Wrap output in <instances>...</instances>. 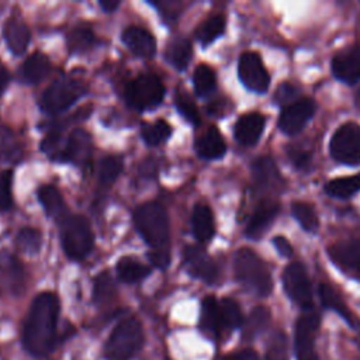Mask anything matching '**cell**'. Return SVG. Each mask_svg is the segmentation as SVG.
<instances>
[{
	"label": "cell",
	"instance_id": "obj_10",
	"mask_svg": "<svg viewBox=\"0 0 360 360\" xmlns=\"http://www.w3.org/2000/svg\"><path fill=\"white\" fill-rule=\"evenodd\" d=\"M283 285L287 295L301 308L312 309V285L305 267L300 262L290 263L283 273Z\"/></svg>",
	"mask_w": 360,
	"mask_h": 360
},
{
	"label": "cell",
	"instance_id": "obj_9",
	"mask_svg": "<svg viewBox=\"0 0 360 360\" xmlns=\"http://www.w3.org/2000/svg\"><path fill=\"white\" fill-rule=\"evenodd\" d=\"M319 323V314L312 309H308L297 319L294 335V349L297 360H319L314 347Z\"/></svg>",
	"mask_w": 360,
	"mask_h": 360
},
{
	"label": "cell",
	"instance_id": "obj_31",
	"mask_svg": "<svg viewBox=\"0 0 360 360\" xmlns=\"http://www.w3.org/2000/svg\"><path fill=\"white\" fill-rule=\"evenodd\" d=\"M94 44H96L94 32L91 31V28L86 25L76 27L68 34V48L70 53H75V55L84 53L89 49H91Z\"/></svg>",
	"mask_w": 360,
	"mask_h": 360
},
{
	"label": "cell",
	"instance_id": "obj_33",
	"mask_svg": "<svg viewBox=\"0 0 360 360\" xmlns=\"http://www.w3.org/2000/svg\"><path fill=\"white\" fill-rule=\"evenodd\" d=\"M318 292H319L321 302L325 308L336 311L345 319H347V322H352L350 311L347 309V307L345 305V301L342 300V297L339 295V292L335 288H332L329 284H319Z\"/></svg>",
	"mask_w": 360,
	"mask_h": 360
},
{
	"label": "cell",
	"instance_id": "obj_3",
	"mask_svg": "<svg viewBox=\"0 0 360 360\" xmlns=\"http://www.w3.org/2000/svg\"><path fill=\"white\" fill-rule=\"evenodd\" d=\"M233 269L236 280L250 292L267 297L273 290V280L269 267L262 257L249 248H240L235 253Z\"/></svg>",
	"mask_w": 360,
	"mask_h": 360
},
{
	"label": "cell",
	"instance_id": "obj_19",
	"mask_svg": "<svg viewBox=\"0 0 360 360\" xmlns=\"http://www.w3.org/2000/svg\"><path fill=\"white\" fill-rule=\"evenodd\" d=\"M264 124L266 120L260 112H246L240 115L233 128L235 139L245 146L255 145L262 136Z\"/></svg>",
	"mask_w": 360,
	"mask_h": 360
},
{
	"label": "cell",
	"instance_id": "obj_34",
	"mask_svg": "<svg viewBox=\"0 0 360 360\" xmlns=\"http://www.w3.org/2000/svg\"><path fill=\"white\" fill-rule=\"evenodd\" d=\"M193 84H194V90L198 96L205 97L210 93L214 91L215 86H217V77H215V72L208 66V65H198L194 70L193 75Z\"/></svg>",
	"mask_w": 360,
	"mask_h": 360
},
{
	"label": "cell",
	"instance_id": "obj_45",
	"mask_svg": "<svg viewBox=\"0 0 360 360\" xmlns=\"http://www.w3.org/2000/svg\"><path fill=\"white\" fill-rule=\"evenodd\" d=\"M156 7V10L159 11L162 20L166 24H173L177 17L181 13L183 8V3L181 1H173V0H163V1H153L150 3Z\"/></svg>",
	"mask_w": 360,
	"mask_h": 360
},
{
	"label": "cell",
	"instance_id": "obj_26",
	"mask_svg": "<svg viewBox=\"0 0 360 360\" xmlns=\"http://www.w3.org/2000/svg\"><path fill=\"white\" fill-rule=\"evenodd\" d=\"M200 328L212 336H218L221 333V330L224 329L219 304L217 302V300L212 295H208L202 300Z\"/></svg>",
	"mask_w": 360,
	"mask_h": 360
},
{
	"label": "cell",
	"instance_id": "obj_14",
	"mask_svg": "<svg viewBox=\"0 0 360 360\" xmlns=\"http://www.w3.org/2000/svg\"><path fill=\"white\" fill-rule=\"evenodd\" d=\"M93 150V142L84 129H75L65 141L59 158L56 162L86 165L90 160Z\"/></svg>",
	"mask_w": 360,
	"mask_h": 360
},
{
	"label": "cell",
	"instance_id": "obj_48",
	"mask_svg": "<svg viewBox=\"0 0 360 360\" xmlns=\"http://www.w3.org/2000/svg\"><path fill=\"white\" fill-rule=\"evenodd\" d=\"M287 155H288L291 163H292L295 167L301 169V170L308 169V167L311 166V159H312V158H311V153H309L308 150L302 149V148L290 146V148L287 149Z\"/></svg>",
	"mask_w": 360,
	"mask_h": 360
},
{
	"label": "cell",
	"instance_id": "obj_30",
	"mask_svg": "<svg viewBox=\"0 0 360 360\" xmlns=\"http://www.w3.org/2000/svg\"><path fill=\"white\" fill-rule=\"evenodd\" d=\"M360 190V173L338 177L325 184V193L336 198H349Z\"/></svg>",
	"mask_w": 360,
	"mask_h": 360
},
{
	"label": "cell",
	"instance_id": "obj_24",
	"mask_svg": "<svg viewBox=\"0 0 360 360\" xmlns=\"http://www.w3.org/2000/svg\"><path fill=\"white\" fill-rule=\"evenodd\" d=\"M51 72V62L46 55L41 52H34L31 56L25 59L21 66L20 77L24 83L35 84L44 80Z\"/></svg>",
	"mask_w": 360,
	"mask_h": 360
},
{
	"label": "cell",
	"instance_id": "obj_43",
	"mask_svg": "<svg viewBox=\"0 0 360 360\" xmlns=\"http://www.w3.org/2000/svg\"><path fill=\"white\" fill-rule=\"evenodd\" d=\"M174 105L177 108V111L193 125L200 124L201 118H200V112L197 105L191 101V98L186 94L177 93L176 98H174Z\"/></svg>",
	"mask_w": 360,
	"mask_h": 360
},
{
	"label": "cell",
	"instance_id": "obj_32",
	"mask_svg": "<svg viewBox=\"0 0 360 360\" xmlns=\"http://www.w3.org/2000/svg\"><path fill=\"white\" fill-rule=\"evenodd\" d=\"M225 30V18L221 14L212 15L210 18H207L197 30H195V38L202 44V45H208L212 41H215L217 38H219L222 35Z\"/></svg>",
	"mask_w": 360,
	"mask_h": 360
},
{
	"label": "cell",
	"instance_id": "obj_52",
	"mask_svg": "<svg viewBox=\"0 0 360 360\" xmlns=\"http://www.w3.org/2000/svg\"><path fill=\"white\" fill-rule=\"evenodd\" d=\"M118 6H120V1H117V0H107V1H100V7L105 11V13H111V11H114L115 8H118Z\"/></svg>",
	"mask_w": 360,
	"mask_h": 360
},
{
	"label": "cell",
	"instance_id": "obj_13",
	"mask_svg": "<svg viewBox=\"0 0 360 360\" xmlns=\"http://www.w3.org/2000/svg\"><path fill=\"white\" fill-rule=\"evenodd\" d=\"M315 112V104L311 98H298L284 107L278 117V128L287 135L298 134Z\"/></svg>",
	"mask_w": 360,
	"mask_h": 360
},
{
	"label": "cell",
	"instance_id": "obj_29",
	"mask_svg": "<svg viewBox=\"0 0 360 360\" xmlns=\"http://www.w3.org/2000/svg\"><path fill=\"white\" fill-rule=\"evenodd\" d=\"M117 276L124 283H136L149 276L150 269L134 257H121L115 266Z\"/></svg>",
	"mask_w": 360,
	"mask_h": 360
},
{
	"label": "cell",
	"instance_id": "obj_35",
	"mask_svg": "<svg viewBox=\"0 0 360 360\" xmlns=\"http://www.w3.org/2000/svg\"><path fill=\"white\" fill-rule=\"evenodd\" d=\"M21 156L22 149L17 142L15 135L7 128H0V160L17 162Z\"/></svg>",
	"mask_w": 360,
	"mask_h": 360
},
{
	"label": "cell",
	"instance_id": "obj_49",
	"mask_svg": "<svg viewBox=\"0 0 360 360\" xmlns=\"http://www.w3.org/2000/svg\"><path fill=\"white\" fill-rule=\"evenodd\" d=\"M273 245H274V248L277 249V252H278L281 256H284V257H291V256H292V252H294V250H292V246H291V243L288 242L287 238L278 235V236H276V238L273 239Z\"/></svg>",
	"mask_w": 360,
	"mask_h": 360
},
{
	"label": "cell",
	"instance_id": "obj_25",
	"mask_svg": "<svg viewBox=\"0 0 360 360\" xmlns=\"http://www.w3.org/2000/svg\"><path fill=\"white\" fill-rule=\"evenodd\" d=\"M193 233L197 240L208 242L215 233L212 211L205 204H195L191 215Z\"/></svg>",
	"mask_w": 360,
	"mask_h": 360
},
{
	"label": "cell",
	"instance_id": "obj_8",
	"mask_svg": "<svg viewBox=\"0 0 360 360\" xmlns=\"http://www.w3.org/2000/svg\"><path fill=\"white\" fill-rule=\"evenodd\" d=\"M329 150L332 158L343 165H360V125L342 124L332 135Z\"/></svg>",
	"mask_w": 360,
	"mask_h": 360
},
{
	"label": "cell",
	"instance_id": "obj_28",
	"mask_svg": "<svg viewBox=\"0 0 360 360\" xmlns=\"http://www.w3.org/2000/svg\"><path fill=\"white\" fill-rule=\"evenodd\" d=\"M191 42L184 37H174L166 46L165 56L167 62L177 70H184L191 59Z\"/></svg>",
	"mask_w": 360,
	"mask_h": 360
},
{
	"label": "cell",
	"instance_id": "obj_7",
	"mask_svg": "<svg viewBox=\"0 0 360 360\" xmlns=\"http://www.w3.org/2000/svg\"><path fill=\"white\" fill-rule=\"evenodd\" d=\"M86 91V84L82 80L60 77L44 91L39 107L46 114H58L72 107Z\"/></svg>",
	"mask_w": 360,
	"mask_h": 360
},
{
	"label": "cell",
	"instance_id": "obj_44",
	"mask_svg": "<svg viewBox=\"0 0 360 360\" xmlns=\"http://www.w3.org/2000/svg\"><path fill=\"white\" fill-rule=\"evenodd\" d=\"M266 360H287V339L283 332H276L267 345Z\"/></svg>",
	"mask_w": 360,
	"mask_h": 360
},
{
	"label": "cell",
	"instance_id": "obj_46",
	"mask_svg": "<svg viewBox=\"0 0 360 360\" xmlns=\"http://www.w3.org/2000/svg\"><path fill=\"white\" fill-rule=\"evenodd\" d=\"M11 181H13V172L0 170V211L8 210L13 204Z\"/></svg>",
	"mask_w": 360,
	"mask_h": 360
},
{
	"label": "cell",
	"instance_id": "obj_40",
	"mask_svg": "<svg viewBox=\"0 0 360 360\" xmlns=\"http://www.w3.org/2000/svg\"><path fill=\"white\" fill-rule=\"evenodd\" d=\"M15 245L21 252L27 255H35L39 252L42 245L41 232L34 228H22L15 236Z\"/></svg>",
	"mask_w": 360,
	"mask_h": 360
},
{
	"label": "cell",
	"instance_id": "obj_5",
	"mask_svg": "<svg viewBox=\"0 0 360 360\" xmlns=\"http://www.w3.org/2000/svg\"><path fill=\"white\" fill-rule=\"evenodd\" d=\"M60 242L68 257L84 259L94 246V235L89 221L82 215H69L62 222Z\"/></svg>",
	"mask_w": 360,
	"mask_h": 360
},
{
	"label": "cell",
	"instance_id": "obj_6",
	"mask_svg": "<svg viewBox=\"0 0 360 360\" xmlns=\"http://www.w3.org/2000/svg\"><path fill=\"white\" fill-rule=\"evenodd\" d=\"M166 89L155 73H142L127 83L125 100L129 107L145 111L158 107L165 98Z\"/></svg>",
	"mask_w": 360,
	"mask_h": 360
},
{
	"label": "cell",
	"instance_id": "obj_22",
	"mask_svg": "<svg viewBox=\"0 0 360 360\" xmlns=\"http://www.w3.org/2000/svg\"><path fill=\"white\" fill-rule=\"evenodd\" d=\"M195 152L202 159H219L226 152L225 141L215 127H210L201 136L195 139Z\"/></svg>",
	"mask_w": 360,
	"mask_h": 360
},
{
	"label": "cell",
	"instance_id": "obj_23",
	"mask_svg": "<svg viewBox=\"0 0 360 360\" xmlns=\"http://www.w3.org/2000/svg\"><path fill=\"white\" fill-rule=\"evenodd\" d=\"M38 200L42 204L46 214L49 217H52L53 219L63 222L69 217L65 200H63L60 191L55 186L45 184V186L39 187L38 188Z\"/></svg>",
	"mask_w": 360,
	"mask_h": 360
},
{
	"label": "cell",
	"instance_id": "obj_27",
	"mask_svg": "<svg viewBox=\"0 0 360 360\" xmlns=\"http://www.w3.org/2000/svg\"><path fill=\"white\" fill-rule=\"evenodd\" d=\"M0 273L7 288L13 292H20L24 287V270L21 263L11 255L4 253L0 257Z\"/></svg>",
	"mask_w": 360,
	"mask_h": 360
},
{
	"label": "cell",
	"instance_id": "obj_53",
	"mask_svg": "<svg viewBox=\"0 0 360 360\" xmlns=\"http://www.w3.org/2000/svg\"><path fill=\"white\" fill-rule=\"evenodd\" d=\"M354 101H356V105H357V108L360 110V89L356 91V96H354Z\"/></svg>",
	"mask_w": 360,
	"mask_h": 360
},
{
	"label": "cell",
	"instance_id": "obj_16",
	"mask_svg": "<svg viewBox=\"0 0 360 360\" xmlns=\"http://www.w3.org/2000/svg\"><path fill=\"white\" fill-rule=\"evenodd\" d=\"M252 176L256 190H280L283 177L270 156H260L252 163Z\"/></svg>",
	"mask_w": 360,
	"mask_h": 360
},
{
	"label": "cell",
	"instance_id": "obj_51",
	"mask_svg": "<svg viewBox=\"0 0 360 360\" xmlns=\"http://www.w3.org/2000/svg\"><path fill=\"white\" fill-rule=\"evenodd\" d=\"M8 80H10V75H8L7 69L4 68L3 62L0 60V94L4 91L6 86L8 84Z\"/></svg>",
	"mask_w": 360,
	"mask_h": 360
},
{
	"label": "cell",
	"instance_id": "obj_11",
	"mask_svg": "<svg viewBox=\"0 0 360 360\" xmlns=\"http://www.w3.org/2000/svg\"><path fill=\"white\" fill-rule=\"evenodd\" d=\"M238 75L240 82L252 91L266 93L270 86V76L259 53L243 52L238 62Z\"/></svg>",
	"mask_w": 360,
	"mask_h": 360
},
{
	"label": "cell",
	"instance_id": "obj_42",
	"mask_svg": "<svg viewBox=\"0 0 360 360\" xmlns=\"http://www.w3.org/2000/svg\"><path fill=\"white\" fill-rule=\"evenodd\" d=\"M115 295V284L108 273H100L94 278L93 298L97 304H105Z\"/></svg>",
	"mask_w": 360,
	"mask_h": 360
},
{
	"label": "cell",
	"instance_id": "obj_36",
	"mask_svg": "<svg viewBox=\"0 0 360 360\" xmlns=\"http://www.w3.org/2000/svg\"><path fill=\"white\" fill-rule=\"evenodd\" d=\"M142 139L150 145L156 146L165 141H167L172 135V127L165 120H158L153 124H148L142 127L141 131Z\"/></svg>",
	"mask_w": 360,
	"mask_h": 360
},
{
	"label": "cell",
	"instance_id": "obj_18",
	"mask_svg": "<svg viewBox=\"0 0 360 360\" xmlns=\"http://www.w3.org/2000/svg\"><path fill=\"white\" fill-rule=\"evenodd\" d=\"M122 41L129 51L141 58H153L156 53V39L145 28L129 25L122 31Z\"/></svg>",
	"mask_w": 360,
	"mask_h": 360
},
{
	"label": "cell",
	"instance_id": "obj_21",
	"mask_svg": "<svg viewBox=\"0 0 360 360\" xmlns=\"http://www.w3.org/2000/svg\"><path fill=\"white\" fill-rule=\"evenodd\" d=\"M3 37L14 55H22L31 41V31L22 20L13 17L4 24Z\"/></svg>",
	"mask_w": 360,
	"mask_h": 360
},
{
	"label": "cell",
	"instance_id": "obj_50",
	"mask_svg": "<svg viewBox=\"0 0 360 360\" xmlns=\"http://www.w3.org/2000/svg\"><path fill=\"white\" fill-rule=\"evenodd\" d=\"M222 360H259V357H257L255 350H252V349H242V350L229 353Z\"/></svg>",
	"mask_w": 360,
	"mask_h": 360
},
{
	"label": "cell",
	"instance_id": "obj_47",
	"mask_svg": "<svg viewBox=\"0 0 360 360\" xmlns=\"http://www.w3.org/2000/svg\"><path fill=\"white\" fill-rule=\"evenodd\" d=\"M297 87L295 86H292L291 83H288V82H284V83H281L278 87H277V90H276V93H274V101L277 103V104H283V105H290L291 103H294L295 101V97H297Z\"/></svg>",
	"mask_w": 360,
	"mask_h": 360
},
{
	"label": "cell",
	"instance_id": "obj_4",
	"mask_svg": "<svg viewBox=\"0 0 360 360\" xmlns=\"http://www.w3.org/2000/svg\"><path fill=\"white\" fill-rule=\"evenodd\" d=\"M142 345V323L136 318H125L111 332L104 354L107 360H131L141 350Z\"/></svg>",
	"mask_w": 360,
	"mask_h": 360
},
{
	"label": "cell",
	"instance_id": "obj_39",
	"mask_svg": "<svg viewBox=\"0 0 360 360\" xmlns=\"http://www.w3.org/2000/svg\"><path fill=\"white\" fill-rule=\"evenodd\" d=\"M222 325L226 329L239 328L243 323V315L239 304L232 298H222L219 302Z\"/></svg>",
	"mask_w": 360,
	"mask_h": 360
},
{
	"label": "cell",
	"instance_id": "obj_12",
	"mask_svg": "<svg viewBox=\"0 0 360 360\" xmlns=\"http://www.w3.org/2000/svg\"><path fill=\"white\" fill-rule=\"evenodd\" d=\"M183 262L190 276L200 278L207 284H214L218 281L219 269L201 246H187L183 252Z\"/></svg>",
	"mask_w": 360,
	"mask_h": 360
},
{
	"label": "cell",
	"instance_id": "obj_41",
	"mask_svg": "<svg viewBox=\"0 0 360 360\" xmlns=\"http://www.w3.org/2000/svg\"><path fill=\"white\" fill-rule=\"evenodd\" d=\"M270 322V312L266 307H256L245 325V338H253L257 333H262Z\"/></svg>",
	"mask_w": 360,
	"mask_h": 360
},
{
	"label": "cell",
	"instance_id": "obj_2",
	"mask_svg": "<svg viewBox=\"0 0 360 360\" xmlns=\"http://www.w3.org/2000/svg\"><path fill=\"white\" fill-rule=\"evenodd\" d=\"M134 222L150 248L149 260L156 267L165 269L170 260V229L166 210L159 202H145L135 210Z\"/></svg>",
	"mask_w": 360,
	"mask_h": 360
},
{
	"label": "cell",
	"instance_id": "obj_15",
	"mask_svg": "<svg viewBox=\"0 0 360 360\" xmlns=\"http://www.w3.org/2000/svg\"><path fill=\"white\" fill-rule=\"evenodd\" d=\"M332 72L345 83H356L360 79V46H350L336 53L332 59Z\"/></svg>",
	"mask_w": 360,
	"mask_h": 360
},
{
	"label": "cell",
	"instance_id": "obj_20",
	"mask_svg": "<svg viewBox=\"0 0 360 360\" xmlns=\"http://www.w3.org/2000/svg\"><path fill=\"white\" fill-rule=\"evenodd\" d=\"M278 211H280V207L277 202L270 201V200L262 201L255 208V211L246 225V229H245L246 236H249L252 239L262 238V235L269 229V226L277 217Z\"/></svg>",
	"mask_w": 360,
	"mask_h": 360
},
{
	"label": "cell",
	"instance_id": "obj_17",
	"mask_svg": "<svg viewBox=\"0 0 360 360\" xmlns=\"http://www.w3.org/2000/svg\"><path fill=\"white\" fill-rule=\"evenodd\" d=\"M330 259L343 270L360 277V239H347L328 249Z\"/></svg>",
	"mask_w": 360,
	"mask_h": 360
},
{
	"label": "cell",
	"instance_id": "obj_38",
	"mask_svg": "<svg viewBox=\"0 0 360 360\" xmlns=\"http://www.w3.org/2000/svg\"><path fill=\"white\" fill-rule=\"evenodd\" d=\"M122 172V159L120 156H105L98 165V181L101 186H111Z\"/></svg>",
	"mask_w": 360,
	"mask_h": 360
},
{
	"label": "cell",
	"instance_id": "obj_1",
	"mask_svg": "<svg viewBox=\"0 0 360 360\" xmlns=\"http://www.w3.org/2000/svg\"><path fill=\"white\" fill-rule=\"evenodd\" d=\"M59 300L53 292L45 291L31 304L22 333L24 347L37 357L46 356L56 342V323Z\"/></svg>",
	"mask_w": 360,
	"mask_h": 360
},
{
	"label": "cell",
	"instance_id": "obj_37",
	"mask_svg": "<svg viewBox=\"0 0 360 360\" xmlns=\"http://www.w3.org/2000/svg\"><path fill=\"white\" fill-rule=\"evenodd\" d=\"M291 212H292L294 218L300 222L302 229H305L308 232H315L318 229V226H319L318 215H316L315 210L312 208V205H309L308 202H302V201L292 202Z\"/></svg>",
	"mask_w": 360,
	"mask_h": 360
}]
</instances>
